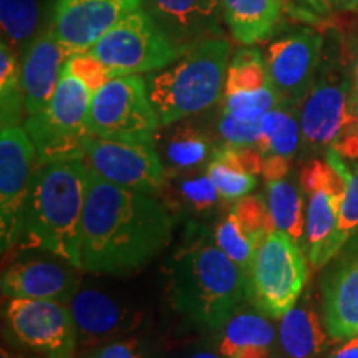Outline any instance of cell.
Listing matches in <instances>:
<instances>
[{
	"mask_svg": "<svg viewBox=\"0 0 358 358\" xmlns=\"http://www.w3.org/2000/svg\"><path fill=\"white\" fill-rule=\"evenodd\" d=\"M176 217L153 194L103 179L88 168L82 271L123 277L148 266L169 244Z\"/></svg>",
	"mask_w": 358,
	"mask_h": 358,
	"instance_id": "cell-1",
	"label": "cell"
},
{
	"mask_svg": "<svg viewBox=\"0 0 358 358\" xmlns=\"http://www.w3.org/2000/svg\"><path fill=\"white\" fill-rule=\"evenodd\" d=\"M88 166L83 159L38 163L22 216L20 243L82 268V227Z\"/></svg>",
	"mask_w": 358,
	"mask_h": 358,
	"instance_id": "cell-2",
	"label": "cell"
},
{
	"mask_svg": "<svg viewBox=\"0 0 358 358\" xmlns=\"http://www.w3.org/2000/svg\"><path fill=\"white\" fill-rule=\"evenodd\" d=\"M168 299L189 324L221 330L248 301L245 274L216 244L199 241L169 261Z\"/></svg>",
	"mask_w": 358,
	"mask_h": 358,
	"instance_id": "cell-3",
	"label": "cell"
},
{
	"mask_svg": "<svg viewBox=\"0 0 358 358\" xmlns=\"http://www.w3.org/2000/svg\"><path fill=\"white\" fill-rule=\"evenodd\" d=\"M229 53L231 45L222 37L203 40L146 78L148 93L163 127L211 108L219 100Z\"/></svg>",
	"mask_w": 358,
	"mask_h": 358,
	"instance_id": "cell-4",
	"label": "cell"
},
{
	"mask_svg": "<svg viewBox=\"0 0 358 358\" xmlns=\"http://www.w3.org/2000/svg\"><path fill=\"white\" fill-rule=\"evenodd\" d=\"M189 48L174 42L145 7H138L87 53L101 62L110 78H116L166 69Z\"/></svg>",
	"mask_w": 358,
	"mask_h": 358,
	"instance_id": "cell-5",
	"label": "cell"
},
{
	"mask_svg": "<svg viewBox=\"0 0 358 358\" xmlns=\"http://www.w3.org/2000/svg\"><path fill=\"white\" fill-rule=\"evenodd\" d=\"M307 279V259L301 244L274 231L257 248L245 274L248 302L268 319H282L295 307Z\"/></svg>",
	"mask_w": 358,
	"mask_h": 358,
	"instance_id": "cell-6",
	"label": "cell"
},
{
	"mask_svg": "<svg viewBox=\"0 0 358 358\" xmlns=\"http://www.w3.org/2000/svg\"><path fill=\"white\" fill-rule=\"evenodd\" d=\"M93 92L87 85L62 70L52 100L38 113L25 118L24 128L37 151L38 163L83 159V138L88 134L87 118Z\"/></svg>",
	"mask_w": 358,
	"mask_h": 358,
	"instance_id": "cell-7",
	"label": "cell"
},
{
	"mask_svg": "<svg viewBox=\"0 0 358 358\" xmlns=\"http://www.w3.org/2000/svg\"><path fill=\"white\" fill-rule=\"evenodd\" d=\"M159 124L146 80L140 75L110 78L93 93L88 134L115 141L155 143Z\"/></svg>",
	"mask_w": 358,
	"mask_h": 358,
	"instance_id": "cell-8",
	"label": "cell"
},
{
	"mask_svg": "<svg viewBox=\"0 0 358 358\" xmlns=\"http://www.w3.org/2000/svg\"><path fill=\"white\" fill-rule=\"evenodd\" d=\"M302 189L307 192L306 243L308 261L313 267H324L342 249L338 221L345 198V181L329 161L313 159L302 168Z\"/></svg>",
	"mask_w": 358,
	"mask_h": 358,
	"instance_id": "cell-9",
	"label": "cell"
},
{
	"mask_svg": "<svg viewBox=\"0 0 358 358\" xmlns=\"http://www.w3.org/2000/svg\"><path fill=\"white\" fill-rule=\"evenodd\" d=\"M355 80L340 66H319L315 82L301 103V128L312 150H332L353 120Z\"/></svg>",
	"mask_w": 358,
	"mask_h": 358,
	"instance_id": "cell-10",
	"label": "cell"
},
{
	"mask_svg": "<svg viewBox=\"0 0 358 358\" xmlns=\"http://www.w3.org/2000/svg\"><path fill=\"white\" fill-rule=\"evenodd\" d=\"M37 168V151L29 133L6 127L0 134V245L2 252L20 241L22 216Z\"/></svg>",
	"mask_w": 358,
	"mask_h": 358,
	"instance_id": "cell-11",
	"label": "cell"
},
{
	"mask_svg": "<svg viewBox=\"0 0 358 358\" xmlns=\"http://www.w3.org/2000/svg\"><path fill=\"white\" fill-rule=\"evenodd\" d=\"M83 153L87 166L113 185L148 194L164 185L166 171L155 143L115 141L87 134Z\"/></svg>",
	"mask_w": 358,
	"mask_h": 358,
	"instance_id": "cell-12",
	"label": "cell"
},
{
	"mask_svg": "<svg viewBox=\"0 0 358 358\" xmlns=\"http://www.w3.org/2000/svg\"><path fill=\"white\" fill-rule=\"evenodd\" d=\"M6 317L13 335L45 357L71 358L77 350V325L64 302L12 299Z\"/></svg>",
	"mask_w": 358,
	"mask_h": 358,
	"instance_id": "cell-13",
	"label": "cell"
},
{
	"mask_svg": "<svg viewBox=\"0 0 358 358\" xmlns=\"http://www.w3.org/2000/svg\"><path fill=\"white\" fill-rule=\"evenodd\" d=\"M322 48L324 35L310 30L289 34L267 45L264 57L268 77L282 101L301 106L315 82Z\"/></svg>",
	"mask_w": 358,
	"mask_h": 358,
	"instance_id": "cell-14",
	"label": "cell"
},
{
	"mask_svg": "<svg viewBox=\"0 0 358 358\" xmlns=\"http://www.w3.org/2000/svg\"><path fill=\"white\" fill-rule=\"evenodd\" d=\"M143 2L145 0H57L52 30L70 57L88 52Z\"/></svg>",
	"mask_w": 358,
	"mask_h": 358,
	"instance_id": "cell-15",
	"label": "cell"
},
{
	"mask_svg": "<svg viewBox=\"0 0 358 358\" xmlns=\"http://www.w3.org/2000/svg\"><path fill=\"white\" fill-rule=\"evenodd\" d=\"M324 324L332 340L358 335V229L337 256L327 264L322 277Z\"/></svg>",
	"mask_w": 358,
	"mask_h": 358,
	"instance_id": "cell-16",
	"label": "cell"
},
{
	"mask_svg": "<svg viewBox=\"0 0 358 358\" xmlns=\"http://www.w3.org/2000/svg\"><path fill=\"white\" fill-rule=\"evenodd\" d=\"M77 325L78 345L95 348L124 337L140 325L141 313L101 289H78L70 302Z\"/></svg>",
	"mask_w": 358,
	"mask_h": 358,
	"instance_id": "cell-17",
	"label": "cell"
},
{
	"mask_svg": "<svg viewBox=\"0 0 358 358\" xmlns=\"http://www.w3.org/2000/svg\"><path fill=\"white\" fill-rule=\"evenodd\" d=\"M73 264L65 259H25L3 272L2 292L12 299H42L69 303L78 292Z\"/></svg>",
	"mask_w": 358,
	"mask_h": 358,
	"instance_id": "cell-18",
	"label": "cell"
},
{
	"mask_svg": "<svg viewBox=\"0 0 358 358\" xmlns=\"http://www.w3.org/2000/svg\"><path fill=\"white\" fill-rule=\"evenodd\" d=\"M70 52L58 42L53 30L38 35L22 57V90L25 115H35L52 100Z\"/></svg>",
	"mask_w": 358,
	"mask_h": 358,
	"instance_id": "cell-19",
	"label": "cell"
},
{
	"mask_svg": "<svg viewBox=\"0 0 358 358\" xmlns=\"http://www.w3.org/2000/svg\"><path fill=\"white\" fill-rule=\"evenodd\" d=\"M146 10L179 45L194 47L219 37L221 0H145Z\"/></svg>",
	"mask_w": 358,
	"mask_h": 358,
	"instance_id": "cell-20",
	"label": "cell"
},
{
	"mask_svg": "<svg viewBox=\"0 0 358 358\" xmlns=\"http://www.w3.org/2000/svg\"><path fill=\"white\" fill-rule=\"evenodd\" d=\"M301 136L302 128L297 106L282 101L264 115L256 148L262 155V176L266 181L287 176Z\"/></svg>",
	"mask_w": 358,
	"mask_h": 358,
	"instance_id": "cell-21",
	"label": "cell"
},
{
	"mask_svg": "<svg viewBox=\"0 0 358 358\" xmlns=\"http://www.w3.org/2000/svg\"><path fill=\"white\" fill-rule=\"evenodd\" d=\"M217 350L224 358H279L275 327L261 312L239 310L221 329Z\"/></svg>",
	"mask_w": 358,
	"mask_h": 358,
	"instance_id": "cell-22",
	"label": "cell"
},
{
	"mask_svg": "<svg viewBox=\"0 0 358 358\" xmlns=\"http://www.w3.org/2000/svg\"><path fill=\"white\" fill-rule=\"evenodd\" d=\"M279 320L280 358H327L330 335L315 310L294 307Z\"/></svg>",
	"mask_w": 358,
	"mask_h": 358,
	"instance_id": "cell-23",
	"label": "cell"
},
{
	"mask_svg": "<svg viewBox=\"0 0 358 358\" xmlns=\"http://www.w3.org/2000/svg\"><path fill=\"white\" fill-rule=\"evenodd\" d=\"M221 6L232 37L243 45L271 37L284 15V0H221Z\"/></svg>",
	"mask_w": 358,
	"mask_h": 358,
	"instance_id": "cell-24",
	"label": "cell"
},
{
	"mask_svg": "<svg viewBox=\"0 0 358 358\" xmlns=\"http://www.w3.org/2000/svg\"><path fill=\"white\" fill-rule=\"evenodd\" d=\"M267 206L275 231L284 232L301 244L306 236L303 199L292 182L285 178L267 181Z\"/></svg>",
	"mask_w": 358,
	"mask_h": 358,
	"instance_id": "cell-25",
	"label": "cell"
},
{
	"mask_svg": "<svg viewBox=\"0 0 358 358\" xmlns=\"http://www.w3.org/2000/svg\"><path fill=\"white\" fill-rule=\"evenodd\" d=\"M25 113L22 66L17 62L12 45L2 40L0 45V120L2 128L20 127Z\"/></svg>",
	"mask_w": 358,
	"mask_h": 358,
	"instance_id": "cell-26",
	"label": "cell"
},
{
	"mask_svg": "<svg viewBox=\"0 0 358 358\" xmlns=\"http://www.w3.org/2000/svg\"><path fill=\"white\" fill-rule=\"evenodd\" d=\"M266 57L257 48L244 47L237 50L227 66L224 95L237 92H252L271 83Z\"/></svg>",
	"mask_w": 358,
	"mask_h": 358,
	"instance_id": "cell-27",
	"label": "cell"
},
{
	"mask_svg": "<svg viewBox=\"0 0 358 358\" xmlns=\"http://www.w3.org/2000/svg\"><path fill=\"white\" fill-rule=\"evenodd\" d=\"M209 150L211 145L208 138L192 127H179L163 146L166 166L173 171L199 166L208 158Z\"/></svg>",
	"mask_w": 358,
	"mask_h": 358,
	"instance_id": "cell-28",
	"label": "cell"
},
{
	"mask_svg": "<svg viewBox=\"0 0 358 358\" xmlns=\"http://www.w3.org/2000/svg\"><path fill=\"white\" fill-rule=\"evenodd\" d=\"M279 103H282V100L274 83L271 82L266 87L252 90V92H237L224 95L222 113L239 120V122L257 123L267 111L274 110Z\"/></svg>",
	"mask_w": 358,
	"mask_h": 358,
	"instance_id": "cell-29",
	"label": "cell"
},
{
	"mask_svg": "<svg viewBox=\"0 0 358 358\" xmlns=\"http://www.w3.org/2000/svg\"><path fill=\"white\" fill-rule=\"evenodd\" d=\"M214 241H216L217 248L232 262H236L243 268L244 274H248L250 266H252L254 256H256V250L261 244L248 231H244L234 213L231 211L217 224L216 231H214Z\"/></svg>",
	"mask_w": 358,
	"mask_h": 358,
	"instance_id": "cell-30",
	"label": "cell"
},
{
	"mask_svg": "<svg viewBox=\"0 0 358 358\" xmlns=\"http://www.w3.org/2000/svg\"><path fill=\"white\" fill-rule=\"evenodd\" d=\"M0 22L6 42L24 45L37 32L40 22L38 0H0Z\"/></svg>",
	"mask_w": 358,
	"mask_h": 358,
	"instance_id": "cell-31",
	"label": "cell"
},
{
	"mask_svg": "<svg viewBox=\"0 0 358 358\" xmlns=\"http://www.w3.org/2000/svg\"><path fill=\"white\" fill-rule=\"evenodd\" d=\"M325 159L345 181V198L338 221L340 239L345 244L348 237L358 229V163H353L350 166L345 158H342L335 150H327Z\"/></svg>",
	"mask_w": 358,
	"mask_h": 358,
	"instance_id": "cell-32",
	"label": "cell"
},
{
	"mask_svg": "<svg viewBox=\"0 0 358 358\" xmlns=\"http://www.w3.org/2000/svg\"><path fill=\"white\" fill-rule=\"evenodd\" d=\"M208 174L216 185L221 198L227 201L244 198L257 186V178L254 174L241 171L217 158H213L208 164Z\"/></svg>",
	"mask_w": 358,
	"mask_h": 358,
	"instance_id": "cell-33",
	"label": "cell"
},
{
	"mask_svg": "<svg viewBox=\"0 0 358 358\" xmlns=\"http://www.w3.org/2000/svg\"><path fill=\"white\" fill-rule=\"evenodd\" d=\"M232 213L236 214L244 231H248L259 244H262V241L275 231L268 206L264 203L261 196H244L234 204Z\"/></svg>",
	"mask_w": 358,
	"mask_h": 358,
	"instance_id": "cell-34",
	"label": "cell"
},
{
	"mask_svg": "<svg viewBox=\"0 0 358 358\" xmlns=\"http://www.w3.org/2000/svg\"><path fill=\"white\" fill-rule=\"evenodd\" d=\"M179 196L194 213L206 214L217 204L219 194L216 185L208 173L196 178L182 179L178 186Z\"/></svg>",
	"mask_w": 358,
	"mask_h": 358,
	"instance_id": "cell-35",
	"label": "cell"
},
{
	"mask_svg": "<svg viewBox=\"0 0 358 358\" xmlns=\"http://www.w3.org/2000/svg\"><path fill=\"white\" fill-rule=\"evenodd\" d=\"M64 70H66L71 75H75V77H77L80 82L87 85L93 93L110 80L108 71H106L105 66L101 65V62H98L95 57H92L87 52L75 53V55L69 57V60H66L64 65Z\"/></svg>",
	"mask_w": 358,
	"mask_h": 358,
	"instance_id": "cell-36",
	"label": "cell"
},
{
	"mask_svg": "<svg viewBox=\"0 0 358 358\" xmlns=\"http://www.w3.org/2000/svg\"><path fill=\"white\" fill-rule=\"evenodd\" d=\"M217 133L224 146H256L261 134V122L245 123L222 113L217 123Z\"/></svg>",
	"mask_w": 358,
	"mask_h": 358,
	"instance_id": "cell-37",
	"label": "cell"
},
{
	"mask_svg": "<svg viewBox=\"0 0 358 358\" xmlns=\"http://www.w3.org/2000/svg\"><path fill=\"white\" fill-rule=\"evenodd\" d=\"M88 358H146L138 338H118L96 348Z\"/></svg>",
	"mask_w": 358,
	"mask_h": 358,
	"instance_id": "cell-38",
	"label": "cell"
},
{
	"mask_svg": "<svg viewBox=\"0 0 358 358\" xmlns=\"http://www.w3.org/2000/svg\"><path fill=\"white\" fill-rule=\"evenodd\" d=\"M327 358H358V335L353 338H348L343 345L330 352Z\"/></svg>",
	"mask_w": 358,
	"mask_h": 358,
	"instance_id": "cell-39",
	"label": "cell"
},
{
	"mask_svg": "<svg viewBox=\"0 0 358 358\" xmlns=\"http://www.w3.org/2000/svg\"><path fill=\"white\" fill-rule=\"evenodd\" d=\"M181 358H224V357L221 355V352L217 350V347L213 348V347L204 345V347L192 348V350L186 352L185 355H181Z\"/></svg>",
	"mask_w": 358,
	"mask_h": 358,
	"instance_id": "cell-40",
	"label": "cell"
},
{
	"mask_svg": "<svg viewBox=\"0 0 358 358\" xmlns=\"http://www.w3.org/2000/svg\"><path fill=\"white\" fill-rule=\"evenodd\" d=\"M324 3L335 10H357L358 8V0H324Z\"/></svg>",
	"mask_w": 358,
	"mask_h": 358,
	"instance_id": "cell-41",
	"label": "cell"
},
{
	"mask_svg": "<svg viewBox=\"0 0 358 358\" xmlns=\"http://www.w3.org/2000/svg\"><path fill=\"white\" fill-rule=\"evenodd\" d=\"M348 64L352 69V77L358 83V43L353 45L350 53H348Z\"/></svg>",
	"mask_w": 358,
	"mask_h": 358,
	"instance_id": "cell-42",
	"label": "cell"
},
{
	"mask_svg": "<svg viewBox=\"0 0 358 358\" xmlns=\"http://www.w3.org/2000/svg\"><path fill=\"white\" fill-rule=\"evenodd\" d=\"M352 105H353V115L358 120V83L355 82V87H353V98H352Z\"/></svg>",
	"mask_w": 358,
	"mask_h": 358,
	"instance_id": "cell-43",
	"label": "cell"
},
{
	"mask_svg": "<svg viewBox=\"0 0 358 358\" xmlns=\"http://www.w3.org/2000/svg\"><path fill=\"white\" fill-rule=\"evenodd\" d=\"M0 358H22L19 353H13L12 350H8V348L2 347V350H0Z\"/></svg>",
	"mask_w": 358,
	"mask_h": 358,
	"instance_id": "cell-44",
	"label": "cell"
},
{
	"mask_svg": "<svg viewBox=\"0 0 358 358\" xmlns=\"http://www.w3.org/2000/svg\"><path fill=\"white\" fill-rule=\"evenodd\" d=\"M310 2H315V3H319V2H324V0H310Z\"/></svg>",
	"mask_w": 358,
	"mask_h": 358,
	"instance_id": "cell-45",
	"label": "cell"
}]
</instances>
